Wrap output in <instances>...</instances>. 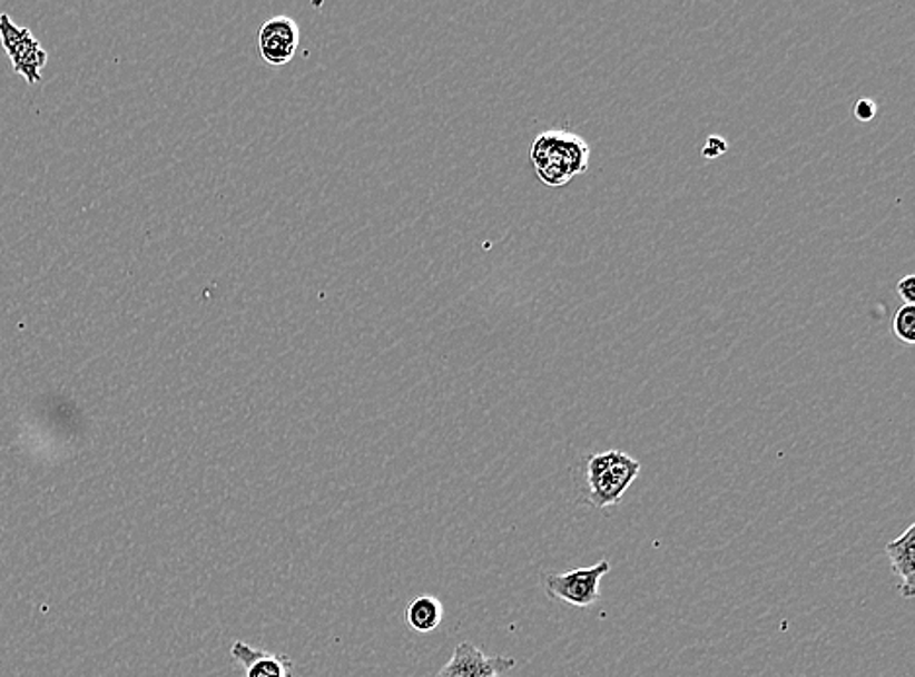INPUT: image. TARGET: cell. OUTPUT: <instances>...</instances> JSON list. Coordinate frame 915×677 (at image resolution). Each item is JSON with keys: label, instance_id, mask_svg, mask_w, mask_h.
<instances>
[{"label": "cell", "instance_id": "cell-2", "mask_svg": "<svg viewBox=\"0 0 915 677\" xmlns=\"http://www.w3.org/2000/svg\"><path fill=\"white\" fill-rule=\"evenodd\" d=\"M639 474V461L624 451L593 453L586 463V502L598 510L621 504Z\"/></svg>", "mask_w": 915, "mask_h": 677}, {"label": "cell", "instance_id": "cell-9", "mask_svg": "<svg viewBox=\"0 0 915 677\" xmlns=\"http://www.w3.org/2000/svg\"><path fill=\"white\" fill-rule=\"evenodd\" d=\"M442 621V601L434 596H420L406 607V622L416 632H432Z\"/></svg>", "mask_w": 915, "mask_h": 677}, {"label": "cell", "instance_id": "cell-4", "mask_svg": "<svg viewBox=\"0 0 915 677\" xmlns=\"http://www.w3.org/2000/svg\"><path fill=\"white\" fill-rule=\"evenodd\" d=\"M0 43L12 61V69L24 77L28 85H38L41 69L48 65V51L33 38L28 28L12 22L9 14H0Z\"/></svg>", "mask_w": 915, "mask_h": 677}, {"label": "cell", "instance_id": "cell-5", "mask_svg": "<svg viewBox=\"0 0 915 677\" xmlns=\"http://www.w3.org/2000/svg\"><path fill=\"white\" fill-rule=\"evenodd\" d=\"M518 661L510 656H486L473 642H459L451 660L440 669L437 677H504Z\"/></svg>", "mask_w": 915, "mask_h": 677}, {"label": "cell", "instance_id": "cell-7", "mask_svg": "<svg viewBox=\"0 0 915 677\" xmlns=\"http://www.w3.org/2000/svg\"><path fill=\"white\" fill-rule=\"evenodd\" d=\"M230 656L245 668L246 677H293L295 664L285 654L268 653L253 648L243 640H235L230 646Z\"/></svg>", "mask_w": 915, "mask_h": 677}, {"label": "cell", "instance_id": "cell-6", "mask_svg": "<svg viewBox=\"0 0 915 677\" xmlns=\"http://www.w3.org/2000/svg\"><path fill=\"white\" fill-rule=\"evenodd\" d=\"M299 24L292 17H276L262 26L260 56L274 67L289 63L299 48Z\"/></svg>", "mask_w": 915, "mask_h": 677}, {"label": "cell", "instance_id": "cell-8", "mask_svg": "<svg viewBox=\"0 0 915 677\" xmlns=\"http://www.w3.org/2000/svg\"><path fill=\"white\" fill-rule=\"evenodd\" d=\"M886 557L891 559L892 572L898 578L902 598L915 596V523L891 543L886 544Z\"/></svg>", "mask_w": 915, "mask_h": 677}, {"label": "cell", "instance_id": "cell-10", "mask_svg": "<svg viewBox=\"0 0 915 677\" xmlns=\"http://www.w3.org/2000/svg\"><path fill=\"white\" fill-rule=\"evenodd\" d=\"M892 331L894 336L904 344V346H914L915 344V305H902L894 315L892 321Z\"/></svg>", "mask_w": 915, "mask_h": 677}, {"label": "cell", "instance_id": "cell-11", "mask_svg": "<svg viewBox=\"0 0 915 677\" xmlns=\"http://www.w3.org/2000/svg\"><path fill=\"white\" fill-rule=\"evenodd\" d=\"M876 111H878V108H876V102L873 98H860V100H857L855 106H853V116H855V119L860 121V124L873 121Z\"/></svg>", "mask_w": 915, "mask_h": 677}, {"label": "cell", "instance_id": "cell-13", "mask_svg": "<svg viewBox=\"0 0 915 677\" xmlns=\"http://www.w3.org/2000/svg\"><path fill=\"white\" fill-rule=\"evenodd\" d=\"M896 292L902 300L906 301V305H915V276L909 274V276L902 277Z\"/></svg>", "mask_w": 915, "mask_h": 677}, {"label": "cell", "instance_id": "cell-12", "mask_svg": "<svg viewBox=\"0 0 915 677\" xmlns=\"http://www.w3.org/2000/svg\"><path fill=\"white\" fill-rule=\"evenodd\" d=\"M726 150H728V143H726L725 137H718V135H712V137H709V139H707V145L702 147V157H722Z\"/></svg>", "mask_w": 915, "mask_h": 677}, {"label": "cell", "instance_id": "cell-1", "mask_svg": "<svg viewBox=\"0 0 915 677\" xmlns=\"http://www.w3.org/2000/svg\"><path fill=\"white\" fill-rule=\"evenodd\" d=\"M537 178L549 188H562L590 166V145L567 129H549L537 135L531 147Z\"/></svg>", "mask_w": 915, "mask_h": 677}, {"label": "cell", "instance_id": "cell-3", "mask_svg": "<svg viewBox=\"0 0 915 677\" xmlns=\"http://www.w3.org/2000/svg\"><path fill=\"white\" fill-rule=\"evenodd\" d=\"M609 570L611 565L608 560H600L593 567L577 568L562 575L549 572L543 578L544 591L551 599H561L569 606L588 609L600 599V583L603 576L609 575Z\"/></svg>", "mask_w": 915, "mask_h": 677}]
</instances>
